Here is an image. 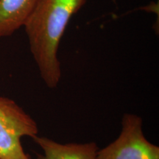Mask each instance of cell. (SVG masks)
<instances>
[{"mask_svg":"<svg viewBox=\"0 0 159 159\" xmlns=\"http://www.w3.org/2000/svg\"><path fill=\"white\" fill-rule=\"evenodd\" d=\"M86 0H39L24 25L31 54L43 82L56 88L61 77L57 52L71 18Z\"/></svg>","mask_w":159,"mask_h":159,"instance_id":"1","label":"cell"},{"mask_svg":"<svg viewBox=\"0 0 159 159\" xmlns=\"http://www.w3.org/2000/svg\"><path fill=\"white\" fill-rule=\"evenodd\" d=\"M33 139L43 152L37 154L36 159H97L98 148L94 142L62 144L46 137L37 136Z\"/></svg>","mask_w":159,"mask_h":159,"instance_id":"4","label":"cell"},{"mask_svg":"<svg viewBox=\"0 0 159 159\" xmlns=\"http://www.w3.org/2000/svg\"><path fill=\"white\" fill-rule=\"evenodd\" d=\"M37 123L13 99L0 97V159H31L24 150L21 138L33 139Z\"/></svg>","mask_w":159,"mask_h":159,"instance_id":"2","label":"cell"},{"mask_svg":"<svg viewBox=\"0 0 159 159\" xmlns=\"http://www.w3.org/2000/svg\"><path fill=\"white\" fill-rule=\"evenodd\" d=\"M122 124L119 136L98 150L97 159H159V148L144 137L140 117L125 114Z\"/></svg>","mask_w":159,"mask_h":159,"instance_id":"3","label":"cell"},{"mask_svg":"<svg viewBox=\"0 0 159 159\" xmlns=\"http://www.w3.org/2000/svg\"><path fill=\"white\" fill-rule=\"evenodd\" d=\"M39 0H0V39L24 27Z\"/></svg>","mask_w":159,"mask_h":159,"instance_id":"5","label":"cell"}]
</instances>
